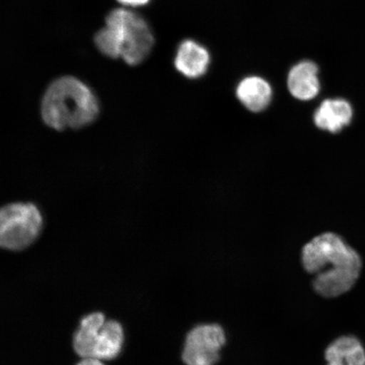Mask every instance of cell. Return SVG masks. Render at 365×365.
<instances>
[{
	"label": "cell",
	"instance_id": "9c48e42d",
	"mask_svg": "<svg viewBox=\"0 0 365 365\" xmlns=\"http://www.w3.org/2000/svg\"><path fill=\"white\" fill-rule=\"evenodd\" d=\"M211 62L208 50L193 40H185L178 49L175 67L187 78L196 79L207 71Z\"/></svg>",
	"mask_w": 365,
	"mask_h": 365
},
{
	"label": "cell",
	"instance_id": "277c9868",
	"mask_svg": "<svg viewBox=\"0 0 365 365\" xmlns=\"http://www.w3.org/2000/svg\"><path fill=\"white\" fill-rule=\"evenodd\" d=\"M106 22L120 29L121 58L128 65L137 66L147 58L153 47L154 38L143 17L125 9H116L108 14Z\"/></svg>",
	"mask_w": 365,
	"mask_h": 365
},
{
	"label": "cell",
	"instance_id": "ba28073f",
	"mask_svg": "<svg viewBox=\"0 0 365 365\" xmlns=\"http://www.w3.org/2000/svg\"><path fill=\"white\" fill-rule=\"evenodd\" d=\"M272 88L262 77L252 76L242 80L236 89V97L251 113H262L269 107L272 99Z\"/></svg>",
	"mask_w": 365,
	"mask_h": 365
},
{
	"label": "cell",
	"instance_id": "7a4b0ae2",
	"mask_svg": "<svg viewBox=\"0 0 365 365\" xmlns=\"http://www.w3.org/2000/svg\"><path fill=\"white\" fill-rule=\"evenodd\" d=\"M99 103L83 82L73 76L61 77L49 85L41 103V115L53 130H78L98 116Z\"/></svg>",
	"mask_w": 365,
	"mask_h": 365
},
{
	"label": "cell",
	"instance_id": "6da1fadb",
	"mask_svg": "<svg viewBox=\"0 0 365 365\" xmlns=\"http://www.w3.org/2000/svg\"><path fill=\"white\" fill-rule=\"evenodd\" d=\"M301 259L304 270L314 276V290L326 298H335L352 289L362 270L357 251L330 231L321 232L304 244Z\"/></svg>",
	"mask_w": 365,
	"mask_h": 365
},
{
	"label": "cell",
	"instance_id": "8fae6325",
	"mask_svg": "<svg viewBox=\"0 0 365 365\" xmlns=\"http://www.w3.org/2000/svg\"><path fill=\"white\" fill-rule=\"evenodd\" d=\"M105 322L102 313L91 314L81 319L74 336V349L81 358L94 359L99 332Z\"/></svg>",
	"mask_w": 365,
	"mask_h": 365
},
{
	"label": "cell",
	"instance_id": "3957f363",
	"mask_svg": "<svg viewBox=\"0 0 365 365\" xmlns=\"http://www.w3.org/2000/svg\"><path fill=\"white\" fill-rule=\"evenodd\" d=\"M43 218L34 203H11L0 212V245L4 249L17 251L29 247L43 230Z\"/></svg>",
	"mask_w": 365,
	"mask_h": 365
},
{
	"label": "cell",
	"instance_id": "52a82bcc",
	"mask_svg": "<svg viewBox=\"0 0 365 365\" xmlns=\"http://www.w3.org/2000/svg\"><path fill=\"white\" fill-rule=\"evenodd\" d=\"M318 73V66L312 61L297 63L287 75V89L290 94L302 102L316 98L321 90Z\"/></svg>",
	"mask_w": 365,
	"mask_h": 365
},
{
	"label": "cell",
	"instance_id": "4fadbf2b",
	"mask_svg": "<svg viewBox=\"0 0 365 365\" xmlns=\"http://www.w3.org/2000/svg\"><path fill=\"white\" fill-rule=\"evenodd\" d=\"M98 48L108 57H121L122 36L120 29L113 23L106 22V26L95 36Z\"/></svg>",
	"mask_w": 365,
	"mask_h": 365
},
{
	"label": "cell",
	"instance_id": "9a60e30c",
	"mask_svg": "<svg viewBox=\"0 0 365 365\" xmlns=\"http://www.w3.org/2000/svg\"><path fill=\"white\" fill-rule=\"evenodd\" d=\"M77 365H104L101 360L97 359H83Z\"/></svg>",
	"mask_w": 365,
	"mask_h": 365
},
{
	"label": "cell",
	"instance_id": "7c38bea8",
	"mask_svg": "<svg viewBox=\"0 0 365 365\" xmlns=\"http://www.w3.org/2000/svg\"><path fill=\"white\" fill-rule=\"evenodd\" d=\"M124 333L120 323L115 321L105 322L100 330L94 359L99 360L113 359L120 354Z\"/></svg>",
	"mask_w": 365,
	"mask_h": 365
},
{
	"label": "cell",
	"instance_id": "5bb4252c",
	"mask_svg": "<svg viewBox=\"0 0 365 365\" xmlns=\"http://www.w3.org/2000/svg\"><path fill=\"white\" fill-rule=\"evenodd\" d=\"M118 1L122 4H125V6H140L147 4L149 0H118Z\"/></svg>",
	"mask_w": 365,
	"mask_h": 365
},
{
	"label": "cell",
	"instance_id": "30bf717a",
	"mask_svg": "<svg viewBox=\"0 0 365 365\" xmlns=\"http://www.w3.org/2000/svg\"><path fill=\"white\" fill-rule=\"evenodd\" d=\"M327 365H365V349L353 336L339 337L326 351Z\"/></svg>",
	"mask_w": 365,
	"mask_h": 365
},
{
	"label": "cell",
	"instance_id": "8992f818",
	"mask_svg": "<svg viewBox=\"0 0 365 365\" xmlns=\"http://www.w3.org/2000/svg\"><path fill=\"white\" fill-rule=\"evenodd\" d=\"M352 105L345 99L329 98L324 100L314 113V125L319 130L331 134L339 133L352 122Z\"/></svg>",
	"mask_w": 365,
	"mask_h": 365
},
{
	"label": "cell",
	"instance_id": "5b68a950",
	"mask_svg": "<svg viewBox=\"0 0 365 365\" xmlns=\"http://www.w3.org/2000/svg\"><path fill=\"white\" fill-rule=\"evenodd\" d=\"M225 331L220 326L200 325L186 337L182 360L187 365H214L220 359L225 344Z\"/></svg>",
	"mask_w": 365,
	"mask_h": 365
}]
</instances>
